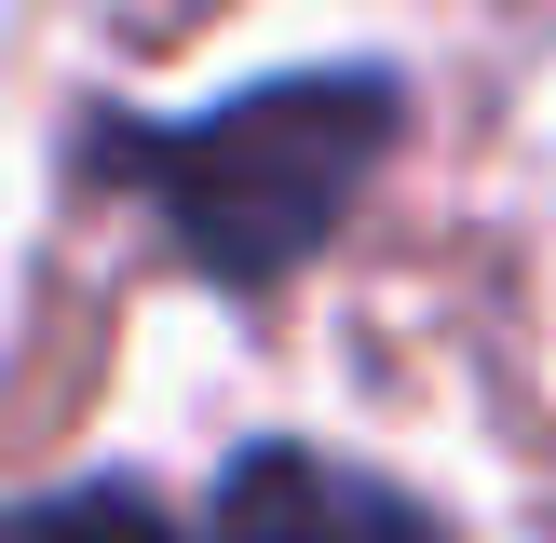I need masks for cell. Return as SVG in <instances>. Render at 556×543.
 <instances>
[{
  "mask_svg": "<svg viewBox=\"0 0 556 543\" xmlns=\"http://www.w3.org/2000/svg\"><path fill=\"white\" fill-rule=\"evenodd\" d=\"M380 150H394V81L380 68H299V81H258V96L204 109V123H163V136L109 123L96 136V163L136 177L163 217H177V244L217 272V286L299 272L353 217V190H367Z\"/></svg>",
  "mask_w": 556,
  "mask_h": 543,
  "instance_id": "1",
  "label": "cell"
},
{
  "mask_svg": "<svg viewBox=\"0 0 556 543\" xmlns=\"http://www.w3.org/2000/svg\"><path fill=\"white\" fill-rule=\"evenodd\" d=\"M217 543H434V516L326 449H244L217 489Z\"/></svg>",
  "mask_w": 556,
  "mask_h": 543,
  "instance_id": "2",
  "label": "cell"
},
{
  "mask_svg": "<svg viewBox=\"0 0 556 543\" xmlns=\"http://www.w3.org/2000/svg\"><path fill=\"white\" fill-rule=\"evenodd\" d=\"M0 543H177V516L150 489H41L0 516Z\"/></svg>",
  "mask_w": 556,
  "mask_h": 543,
  "instance_id": "3",
  "label": "cell"
}]
</instances>
